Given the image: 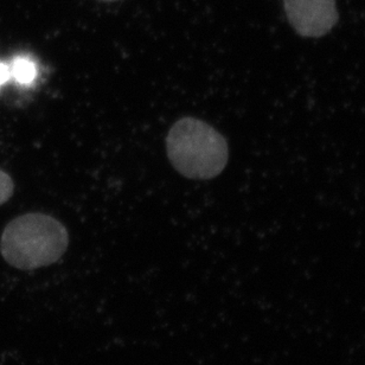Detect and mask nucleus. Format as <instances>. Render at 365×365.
<instances>
[{"label": "nucleus", "mask_w": 365, "mask_h": 365, "mask_svg": "<svg viewBox=\"0 0 365 365\" xmlns=\"http://www.w3.org/2000/svg\"><path fill=\"white\" fill-rule=\"evenodd\" d=\"M69 245L67 229L49 215L26 214L4 229L0 252L4 260L21 271L46 267L58 261Z\"/></svg>", "instance_id": "f257e3e1"}, {"label": "nucleus", "mask_w": 365, "mask_h": 365, "mask_svg": "<svg viewBox=\"0 0 365 365\" xmlns=\"http://www.w3.org/2000/svg\"><path fill=\"white\" fill-rule=\"evenodd\" d=\"M284 6L292 28L302 37H323L339 19L336 0H284Z\"/></svg>", "instance_id": "7ed1b4c3"}, {"label": "nucleus", "mask_w": 365, "mask_h": 365, "mask_svg": "<svg viewBox=\"0 0 365 365\" xmlns=\"http://www.w3.org/2000/svg\"><path fill=\"white\" fill-rule=\"evenodd\" d=\"M14 193V182L7 173L0 170V205L6 203Z\"/></svg>", "instance_id": "39448f33"}, {"label": "nucleus", "mask_w": 365, "mask_h": 365, "mask_svg": "<svg viewBox=\"0 0 365 365\" xmlns=\"http://www.w3.org/2000/svg\"><path fill=\"white\" fill-rule=\"evenodd\" d=\"M9 67H10L11 78L19 85H31L38 74L37 66L29 57H16L11 64H9Z\"/></svg>", "instance_id": "20e7f679"}, {"label": "nucleus", "mask_w": 365, "mask_h": 365, "mask_svg": "<svg viewBox=\"0 0 365 365\" xmlns=\"http://www.w3.org/2000/svg\"><path fill=\"white\" fill-rule=\"evenodd\" d=\"M173 168L186 178L211 180L225 170L228 144L214 127L195 118L177 121L166 138Z\"/></svg>", "instance_id": "f03ea898"}, {"label": "nucleus", "mask_w": 365, "mask_h": 365, "mask_svg": "<svg viewBox=\"0 0 365 365\" xmlns=\"http://www.w3.org/2000/svg\"><path fill=\"white\" fill-rule=\"evenodd\" d=\"M10 80L11 75L9 64L1 63V62H0V88H1L6 82L10 81Z\"/></svg>", "instance_id": "423d86ee"}]
</instances>
